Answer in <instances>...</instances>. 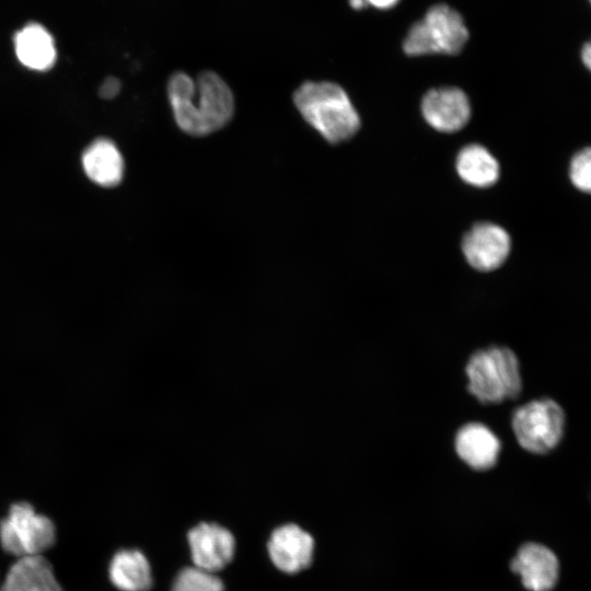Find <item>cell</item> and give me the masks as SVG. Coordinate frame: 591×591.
Segmentation results:
<instances>
[{
  "instance_id": "cell-3",
  "label": "cell",
  "mask_w": 591,
  "mask_h": 591,
  "mask_svg": "<svg viewBox=\"0 0 591 591\" xmlns=\"http://www.w3.org/2000/svg\"><path fill=\"white\" fill-rule=\"evenodd\" d=\"M293 103L304 120L331 143L347 140L359 129V115L336 83L306 81L294 91Z\"/></svg>"
},
{
  "instance_id": "cell-10",
  "label": "cell",
  "mask_w": 591,
  "mask_h": 591,
  "mask_svg": "<svg viewBox=\"0 0 591 591\" xmlns=\"http://www.w3.org/2000/svg\"><path fill=\"white\" fill-rule=\"evenodd\" d=\"M195 567L215 573L225 567L234 556L235 540L232 533L216 523H199L187 535Z\"/></svg>"
},
{
  "instance_id": "cell-11",
  "label": "cell",
  "mask_w": 591,
  "mask_h": 591,
  "mask_svg": "<svg viewBox=\"0 0 591 591\" xmlns=\"http://www.w3.org/2000/svg\"><path fill=\"white\" fill-rule=\"evenodd\" d=\"M273 564L286 573H298L306 569L314 554L312 535L297 524H285L271 533L267 544Z\"/></svg>"
},
{
  "instance_id": "cell-25",
  "label": "cell",
  "mask_w": 591,
  "mask_h": 591,
  "mask_svg": "<svg viewBox=\"0 0 591 591\" xmlns=\"http://www.w3.org/2000/svg\"><path fill=\"white\" fill-rule=\"evenodd\" d=\"M590 499H591V489H590Z\"/></svg>"
},
{
  "instance_id": "cell-21",
  "label": "cell",
  "mask_w": 591,
  "mask_h": 591,
  "mask_svg": "<svg viewBox=\"0 0 591 591\" xmlns=\"http://www.w3.org/2000/svg\"><path fill=\"white\" fill-rule=\"evenodd\" d=\"M580 58L583 66L591 73V37L582 44L580 49Z\"/></svg>"
},
{
  "instance_id": "cell-7",
  "label": "cell",
  "mask_w": 591,
  "mask_h": 591,
  "mask_svg": "<svg viewBox=\"0 0 591 591\" xmlns=\"http://www.w3.org/2000/svg\"><path fill=\"white\" fill-rule=\"evenodd\" d=\"M510 568L528 591H553L561 576V564L555 551L534 541L520 545Z\"/></svg>"
},
{
  "instance_id": "cell-19",
  "label": "cell",
  "mask_w": 591,
  "mask_h": 591,
  "mask_svg": "<svg viewBox=\"0 0 591 591\" xmlns=\"http://www.w3.org/2000/svg\"><path fill=\"white\" fill-rule=\"evenodd\" d=\"M569 177L577 189L591 194V147L583 148L572 157Z\"/></svg>"
},
{
  "instance_id": "cell-5",
  "label": "cell",
  "mask_w": 591,
  "mask_h": 591,
  "mask_svg": "<svg viewBox=\"0 0 591 591\" xmlns=\"http://www.w3.org/2000/svg\"><path fill=\"white\" fill-rule=\"evenodd\" d=\"M468 36L463 16L445 3H437L410 26L403 49L408 56L456 55L464 48Z\"/></svg>"
},
{
  "instance_id": "cell-1",
  "label": "cell",
  "mask_w": 591,
  "mask_h": 591,
  "mask_svg": "<svg viewBox=\"0 0 591 591\" xmlns=\"http://www.w3.org/2000/svg\"><path fill=\"white\" fill-rule=\"evenodd\" d=\"M166 91L175 123L187 135L202 137L212 134L233 116V93L213 71H204L196 80L177 71L170 77Z\"/></svg>"
},
{
  "instance_id": "cell-13",
  "label": "cell",
  "mask_w": 591,
  "mask_h": 591,
  "mask_svg": "<svg viewBox=\"0 0 591 591\" xmlns=\"http://www.w3.org/2000/svg\"><path fill=\"white\" fill-rule=\"evenodd\" d=\"M0 591H63L50 563L42 555L18 558Z\"/></svg>"
},
{
  "instance_id": "cell-24",
  "label": "cell",
  "mask_w": 591,
  "mask_h": 591,
  "mask_svg": "<svg viewBox=\"0 0 591 591\" xmlns=\"http://www.w3.org/2000/svg\"><path fill=\"white\" fill-rule=\"evenodd\" d=\"M589 4L591 5V0H588Z\"/></svg>"
},
{
  "instance_id": "cell-23",
  "label": "cell",
  "mask_w": 591,
  "mask_h": 591,
  "mask_svg": "<svg viewBox=\"0 0 591 591\" xmlns=\"http://www.w3.org/2000/svg\"><path fill=\"white\" fill-rule=\"evenodd\" d=\"M349 4L355 10H360L363 7H366V4L368 3H367V0H349Z\"/></svg>"
},
{
  "instance_id": "cell-12",
  "label": "cell",
  "mask_w": 591,
  "mask_h": 591,
  "mask_svg": "<svg viewBox=\"0 0 591 591\" xmlns=\"http://www.w3.org/2000/svg\"><path fill=\"white\" fill-rule=\"evenodd\" d=\"M426 121L442 132L463 128L471 117L466 94L457 88H437L428 91L421 102Z\"/></svg>"
},
{
  "instance_id": "cell-16",
  "label": "cell",
  "mask_w": 591,
  "mask_h": 591,
  "mask_svg": "<svg viewBox=\"0 0 591 591\" xmlns=\"http://www.w3.org/2000/svg\"><path fill=\"white\" fill-rule=\"evenodd\" d=\"M109 579L120 591H148L152 586L151 568L138 549H121L109 564Z\"/></svg>"
},
{
  "instance_id": "cell-4",
  "label": "cell",
  "mask_w": 591,
  "mask_h": 591,
  "mask_svg": "<svg viewBox=\"0 0 591 591\" xmlns=\"http://www.w3.org/2000/svg\"><path fill=\"white\" fill-rule=\"evenodd\" d=\"M564 406L554 397L532 398L515 407L510 427L518 445L529 454L545 456L556 451L567 432Z\"/></svg>"
},
{
  "instance_id": "cell-20",
  "label": "cell",
  "mask_w": 591,
  "mask_h": 591,
  "mask_svg": "<svg viewBox=\"0 0 591 591\" xmlns=\"http://www.w3.org/2000/svg\"><path fill=\"white\" fill-rule=\"evenodd\" d=\"M121 82L116 77H107L99 89V94L104 100H112L120 92Z\"/></svg>"
},
{
  "instance_id": "cell-6",
  "label": "cell",
  "mask_w": 591,
  "mask_h": 591,
  "mask_svg": "<svg viewBox=\"0 0 591 591\" xmlns=\"http://www.w3.org/2000/svg\"><path fill=\"white\" fill-rule=\"evenodd\" d=\"M56 540L53 521L28 502H16L10 507L8 515L0 522L2 548L18 558L42 555Z\"/></svg>"
},
{
  "instance_id": "cell-9",
  "label": "cell",
  "mask_w": 591,
  "mask_h": 591,
  "mask_svg": "<svg viewBox=\"0 0 591 591\" xmlns=\"http://www.w3.org/2000/svg\"><path fill=\"white\" fill-rule=\"evenodd\" d=\"M510 248L511 241L507 231L488 222L474 225L462 242V252L468 265L483 273L501 267Z\"/></svg>"
},
{
  "instance_id": "cell-22",
  "label": "cell",
  "mask_w": 591,
  "mask_h": 591,
  "mask_svg": "<svg viewBox=\"0 0 591 591\" xmlns=\"http://www.w3.org/2000/svg\"><path fill=\"white\" fill-rule=\"evenodd\" d=\"M398 1L399 0H367V3L378 9L386 10L393 8Z\"/></svg>"
},
{
  "instance_id": "cell-14",
  "label": "cell",
  "mask_w": 591,
  "mask_h": 591,
  "mask_svg": "<svg viewBox=\"0 0 591 591\" xmlns=\"http://www.w3.org/2000/svg\"><path fill=\"white\" fill-rule=\"evenodd\" d=\"M14 51L19 61L36 71L49 70L57 59L54 37L39 23H28L13 37Z\"/></svg>"
},
{
  "instance_id": "cell-8",
  "label": "cell",
  "mask_w": 591,
  "mask_h": 591,
  "mask_svg": "<svg viewBox=\"0 0 591 591\" xmlns=\"http://www.w3.org/2000/svg\"><path fill=\"white\" fill-rule=\"evenodd\" d=\"M453 448L459 460L468 468L486 472L498 464L502 442L486 424L468 421L456 429Z\"/></svg>"
},
{
  "instance_id": "cell-17",
  "label": "cell",
  "mask_w": 591,
  "mask_h": 591,
  "mask_svg": "<svg viewBox=\"0 0 591 591\" xmlns=\"http://www.w3.org/2000/svg\"><path fill=\"white\" fill-rule=\"evenodd\" d=\"M460 177L475 187H489L499 177V164L493 154L480 144L464 147L456 158Z\"/></svg>"
},
{
  "instance_id": "cell-18",
  "label": "cell",
  "mask_w": 591,
  "mask_h": 591,
  "mask_svg": "<svg viewBox=\"0 0 591 591\" xmlns=\"http://www.w3.org/2000/svg\"><path fill=\"white\" fill-rule=\"evenodd\" d=\"M171 591H223V583L215 573L194 566L178 572Z\"/></svg>"
},
{
  "instance_id": "cell-2",
  "label": "cell",
  "mask_w": 591,
  "mask_h": 591,
  "mask_svg": "<svg viewBox=\"0 0 591 591\" xmlns=\"http://www.w3.org/2000/svg\"><path fill=\"white\" fill-rule=\"evenodd\" d=\"M464 373L466 392L482 405L514 401L523 392L521 361L506 345H489L473 351Z\"/></svg>"
},
{
  "instance_id": "cell-15",
  "label": "cell",
  "mask_w": 591,
  "mask_h": 591,
  "mask_svg": "<svg viewBox=\"0 0 591 591\" xmlns=\"http://www.w3.org/2000/svg\"><path fill=\"white\" fill-rule=\"evenodd\" d=\"M86 176L102 187L118 185L124 176V159L116 144L107 138L95 139L82 154Z\"/></svg>"
}]
</instances>
